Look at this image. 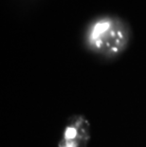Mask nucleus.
Returning a JSON list of instances; mask_svg holds the SVG:
<instances>
[{
    "label": "nucleus",
    "mask_w": 146,
    "mask_h": 147,
    "mask_svg": "<svg viewBox=\"0 0 146 147\" xmlns=\"http://www.w3.org/2000/svg\"><path fill=\"white\" fill-rule=\"evenodd\" d=\"M83 39L88 51L112 59L122 54L128 47L131 30L122 18L104 15L96 17L87 25Z\"/></svg>",
    "instance_id": "1"
},
{
    "label": "nucleus",
    "mask_w": 146,
    "mask_h": 147,
    "mask_svg": "<svg viewBox=\"0 0 146 147\" xmlns=\"http://www.w3.org/2000/svg\"><path fill=\"white\" fill-rule=\"evenodd\" d=\"M91 140V124L85 115L75 114L68 118L58 147H88Z\"/></svg>",
    "instance_id": "2"
}]
</instances>
